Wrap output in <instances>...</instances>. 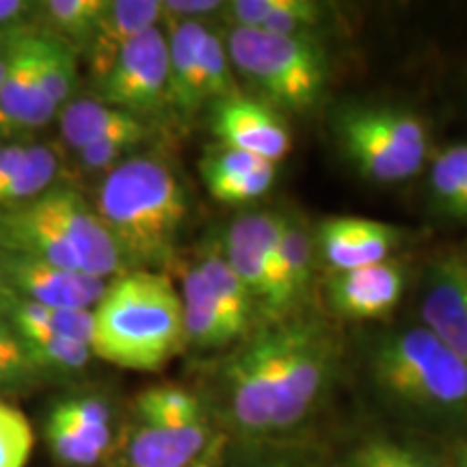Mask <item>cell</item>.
<instances>
[{
  "label": "cell",
  "instance_id": "31",
  "mask_svg": "<svg viewBox=\"0 0 467 467\" xmlns=\"http://www.w3.org/2000/svg\"><path fill=\"white\" fill-rule=\"evenodd\" d=\"M342 467H441L422 451L389 437H370L344 459Z\"/></svg>",
  "mask_w": 467,
  "mask_h": 467
},
{
  "label": "cell",
  "instance_id": "37",
  "mask_svg": "<svg viewBox=\"0 0 467 467\" xmlns=\"http://www.w3.org/2000/svg\"><path fill=\"white\" fill-rule=\"evenodd\" d=\"M148 134H119V137L102 139V141L87 145L85 150L78 151L80 167L87 171H110L117 167L128 151L143 143Z\"/></svg>",
  "mask_w": 467,
  "mask_h": 467
},
{
  "label": "cell",
  "instance_id": "33",
  "mask_svg": "<svg viewBox=\"0 0 467 467\" xmlns=\"http://www.w3.org/2000/svg\"><path fill=\"white\" fill-rule=\"evenodd\" d=\"M33 443L28 418L17 407L0 400V467H26Z\"/></svg>",
  "mask_w": 467,
  "mask_h": 467
},
{
  "label": "cell",
  "instance_id": "4",
  "mask_svg": "<svg viewBox=\"0 0 467 467\" xmlns=\"http://www.w3.org/2000/svg\"><path fill=\"white\" fill-rule=\"evenodd\" d=\"M230 63L258 87L273 109H312L327 85V55L314 37H288L232 28L225 37Z\"/></svg>",
  "mask_w": 467,
  "mask_h": 467
},
{
  "label": "cell",
  "instance_id": "35",
  "mask_svg": "<svg viewBox=\"0 0 467 467\" xmlns=\"http://www.w3.org/2000/svg\"><path fill=\"white\" fill-rule=\"evenodd\" d=\"M275 171L277 165L265 162V165L254 169V171L249 173L206 184V189L210 195H213V200H217L221 203H230V206L247 203L258 200V197H265L266 192L271 191L273 182H275Z\"/></svg>",
  "mask_w": 467,
  "mask_h": 467
},
{
  "label": "cell",
  "instance_id": "16",
  "mask_svg": "<svg viewBox=\"0 0 467 467\" xmlns=\"http://www.w3.org/2000/svg\"><path fill=\"white\" fill-rule=\"evenodd\" d=\"M213 435L206 420L191 424L139 422L128 440L130 467H189L208 451Z\"/></svg>",
  "mask_w": 467,
  "mask_h": 467
},
{
  "label": "cell",
  "instance_id": "42",
  "mask_svg": "<svg viewBox=\"0 0 467 467\" xmlns=\"http://www.w3.org/2000/svg\"><path fill=\"white\" fill-rule=\"evenodd\" d=\"M459 467H461V465H459Z\"/></svg>",
  "mask_w": 467,
  "mask_h": 467
},
{
  "label": "cell",
  "instance_id": "20",
  "mask_svg": "<svg viewBox=\"0 0 467 467\" xmlns=\"http://www.w3.org/2000/svg\"><path fill=\"white\" fill-rule=\"evenodd\" d=\"M180 295H182L186 342L200 348H225L244 340L219 307L195 265L184 273Z\"/></svg>",
  "mask_w": 467,
  "mask_h": 467
},
{
  "label": "cell",
  "instance_id": "25",
  "mask_svg": "<svg viewBox=\"0 0 467 467\" xmlns=\"http://www.w3.org/2000/svg\"><path fill=\"white\" fill-rule=\"evenodd\" d=\"M35 63H37L39 83L48 100L61 110L72 98L78 72H76V52L72 44L57 35H33Z\"/></svg>",
  "mask_w": 467,
  "mask_h": 467
},
{
  "label": "cell",
  "instance_id": "36",
  "mask_svg": "<svg viewBox=\"0 0 467 467\" xmlns=\"http://www.w3.org/2000/svg\"><path fill=\"white\" fill-rule=\"evenodd\" d=\"M39 368L28 358L25 342L7 318L0 314V388H11L33 379Z\"/></svg>",
  "mask_w": 467,
  "mask_h": 467
},
{
  "label": "cell",
  "instance_id": "8",
  "mask_svg": "<svg viewBox=\"0 0 467 467\" xmlns=\"http://www.w3.org/2000/svg\"><path fill=\"white\" fill-rule=\"evenodd\" d=\"M42 213L63 234L72 249L78 268L87 275L104 279L117 275L124 268V258L110 236L96 208L67 186H50L33 200Z\"/></svg>",
  "mask_w": 467,
  "mask_h": 467
},
{
  "label": "cell",
  "instance_id": "41",
  "mask_svg": "<svg viewBox=\"0 0 467 467\" xmlns=\"http://www.w3.org/2000/svg\"><path fill=\"white\" fill-rule=\"evenodd\" d=\"M459 465L467 467V446H463V451L459 452Z\"/></svg>",
  "mask_w": 467,
  "mask_h": 467
},
{
  "label": "cell",
  "instance_id": "2",
  "mask_svg": "<svg viewBox=\"0 0 467 467\" xmlns=\"http://www.w3.org/2000/svg\"><path fill=\"white\" fill-rule=\"evenodd\" d=\"M93 208L126 265L151 266L171 255L189 202L184 186L165 162L137 156L110 169Z\"/></svg>",
  "mask_w": 467,
  "mask_h": 467
},
{
  "label": "cell",
  "instance_id": "19",
  "mask_svg": "<svg viewBox=\"0 0 467 467\" xmlns=\"http://www.w3.org/2000/svg\"><path fill=\"white\" fill-rule=\"evenodd\" d=\"M223 14L232 28H258V31L288 35V37H314L323 25V5L312 0H232Z\"/></svg>",
  "mask_w": 467,
  "mask_h": 467
},
{
  "label": "cell",
  "instance_id": "28",
  "mask_svg": "<svg viewBox=\"0 0 467 467\" xmlns=\"http://www.w3.org/2000/svg\"><path fill=\"white\" fill-rule=\"evenodd\" d=\"M25 342L28 358L42 370H80L93 358L91 347L72 337L33 331V334H17Z\"/></svg>",
  "mask_w": 467,
  "mask_h": 467
},
{
  "label": "cell",
  "instance_id": "7",
  "mask_svg": "<svg viewBox=\"0 0 467 467\" xmlns=\"http://www.w3.org/2000/svg\"><path fill=\"white\" fill-rule=\"evenodd\" d=\"M100 102L126 113L151 115L169 104V44L161 26L150 28L126 46L98 80Z\"/></svg>",
  "mask_w": 467,
  "mask_h": 467
},
{
  "label": "cell",
  "instance_id": "29",
  "mask_svg": "<svg viewBox=\"0 0 467 467\" xmlns=\"http://www.w3.org/2000/svg\"><path fill=\"white\" fill-rule=\"evenodd\" d=\"M107 5L109 0H48V3H39V9L48 17L57 37L66 42L69 39L89 42Z\"/></svg>",
  "mask_w": 467,
  "mask_h": 467
},
{
  "label": "cell",
  "instance_id": "13",
  "mask_svg": "<svg viewBox=\"0 0 467 467\" xmlns=\"http://www.w3.org/2000/svg\"><path fill=\"white\" fill-rule=\"evenodd\" d=\"M402 232L383 221L331 217L318 225V249L331 271L379 265L392 260Z\"/></svg>",
  "mask_w": 467,
  "mask_h": 467
},
{
  "label": "cell",
  "instance_id": "30",
  "mask_svg": "<svg viewBox=\"0 0 467 467\" xmlns=\"http://www.w3.org/2000/svg\"><path fill=\"white\" fill-rule=\"evenodd\" d=\"M230 66L232 63L230 57H227L225 39L219 33L208 31L200 57V89L203 107L238 96Z\"/></svg>",
  "mask_w": 467,
  "mask_h": 467
},
{
  "label": "cell",
  "instance_id": "12",
  "mask_svg": "<svg viewBox=\"0 0 467 467\" xmlns=\"http://www.w3.org/2000/svg\"><path fill=\"white\" fill-rule=\"evenodd\" d=\"M0 113L7 137L26 128H42L58 113L39 83L33 35H14L7 39V66L0 83Z\"/></svg>",
  "mask_w": 467,
  "mask_h": 467
},
{
  "label": "cell",
  "instance_id": "9",
  "mask_svg": "<svg viewBox=\"0 0 467 467\" xmlns=\"http://www.w3.org/2000/svg\"><path fill=\"white\" fill-rule=\"evenodd\" d=\"M109 282L20 254L0 251V288L50 307L93 309Z\"/></svg>",
  "mask_w": 467,
  "mask_h": 467
},
{
  "label": "cell",
  "instance_id": "32",
  "mask_svg": "<svg viewBox=\"0 0 467 467\" xmlns=\"http://www.w3.org/2000/svg\"><path fill=\"white\" fill-rule=\"evenodd\" d=\"M52 418L61 420L63 424L72 426L74 431L89 437L104 451L110 443V411L102 400L83 396V399H67L61 400L50 411Z\"/></svg>",
  "mask_w": 467,
  "mask_h": 467
},
{
  "label": "cell",
  "instance_id": "34",
  "mask_svg": "<svg viewBox=\"0 0 467 467\" xmlns=\"http://www.w3.org/2000/svg\"><path fill=\"white\" fill-rule=\"evenodd\" d=\"M46 441H48L55 457L67 465H93L107 452L96 441H91L89 437H85L78 431H74L72 426L63 424L61 420L52 416L46 420Z\"/></svg>",
  "mask_w": 467,
  "mask_h": 467
},
{
  "label": "cell",
  "instance_id": "22",
  "mask_svg": "<svg viewBox=\"0 0 467 467\" xmlns=\"http://www.w3.org/2000/svg\"><path fill=\"white\" fill-rule=\"evenodd\" d=\"M0 314L9 320L16 334L46 331V334L66 336L91 347L93 309L50 307L0 288Z\"/></svg>",
  "mask_w": 467,
  "mask_h": 467
},
{
  "label": "cell",
  "instance_id": "14",
  "mask_svg": "<svg viewBox=\"0 0 467 467\" xmlns=\"http://www.w3.org/2000/svg\"><path fill=\"white\" fill-rule=\"evenodd\" d=\"M422 327L467 364V260L446 258L431 268L422 299Z\"/></svg>",
  "mask_w": 467,
  "mask_h": 467
},
{
  "label": "cell",
  "instance_id": "6",
  "mask_svg": "<svg viewBox=\"0 0 467 467\" xmlns=\"http://www.w3.org/2000/svg\"><path fill=\"white\" fill-rule=\"evenodd\" d=\"M284 214L249 213L230 225L223 243V258L238 279L254 296L258 317L265 323H277L295 317L282 271V234Z\"/></svg>",
  "mask_w": 467,
  "mask_h": 467
},
{
  "label": "cell",
  "instance_id": "38",
  "mask_svg": "<svg viewBox=\"0 0 467 467\" xmlns=\"http://www.w3.org/2000/svg\"><path fill=\"white\" fill-rule=\"evenodd\" d=\"M225 3L219 0H162V25H173V22L200 20L206 16L223 11Z\"/></svg>",
  "mask_w": 467,
  "mask_h": 467
},
{
  "label": "cell",
  "instance_id": "23",
  "mask_svg": "<svg viewBox=\"0 0 467 467\" xmlns=\"http://www.w3.org/2000/svg\"><path fill=\"white\" fill-rule=\"evenodd\" d=\"M429 189L441 214L467 221V143L448 145L431 156Z\"/></svg>",
  "mask_w": 467,
  "mask_h": 467
},
{
  "label": "cell",
  "instance_id": "26",
  "mask_svg": "<svg viewBox=\"0 0 467 467\" xmlns=\"http://www.w3.org/2000/svg\"><path fill=\"white\" fill-rule=\"evenodd\" d=\"M279 249H282L285 290H288L292 309L296 312L301 299L309 290L314 273V244L309 232L299 221L284 217L282 234H279Z\"/></svg>",
  "mask_w": 467,
  "mask_h": 467
},
{
  "label": "cell",
  "instance_id": "11",
  "mask_svg": "<svg viewBox=\"0 0 467 467\" xmlns=\"http://www.w3.org/2000/svg\"><path fill=\"white\" fill-rule=\"evenodd\" d=\"M327 303L337 317L377 320L394 312L405 292V268L388 260L379 265L337 271L327 277Z\"/></svg>",
  "mask_w": 467,
  "mask_h": 467
},
{
  "label": "cell",
  "instance_id": "21",
  "mask_svg": "<svg viewBox=\"0 0 467 467\" xmlns=\"http://www.w3.org/2000/svg\"><path fill=\"white\" fill-rule=\"evenodd\" d=\"M61 137L74 151L119 134H150L143 117L109 107L100 100H74L61 109Z\"/></svg>",
  "mask_w": 467,
  "mask_h": 467
},
{
  "label": "cell",
  "instance_id": "18",
  "mask_svg": "<svg viewBox=\"0 0 467 467\" xmlns=\"http://www.w3.org/2000/svg\"><path fill=\"white\" fill-rule=\"evenodd\" d=\"M165 26H169V104L182 115H195L203 109L200 57L210 28L203 20H184Z\"/></svg>",
  "mask_w": 467,
  "mask_h": 467
},
{
  "label": "cell",
  "instance_id": "39",
  "mask_svg": "<svg viewBox=\"0 0 467 467\" xmlns=\"http://www.w3.org/2000/svg\"><path fill=\"white\" fill-rule=\"evenodd\" d=\"M39 9V3H25V0H0V28H14L25 22V17Z\"/></svg>",
  "mask_w": 467,
  "mask_h": 467
},
{
  "label": "cell",
  "instance_id": "1",
  "mask_svg": "<svg viewBox=\"0 0 467 467\" xmlns=\"http://www.w3.org/2000/svg\"><path fill=\"white\" fill-rule=\"evenodd\" d=\"M186 344L182 295L162 271L113 279L93 307L91 353L126 370H161Z\"/></svg>",
  "mask_w": 467,
  "mask_h": 467
},
{
  "label": "cell",
  "instance_id": "15",
  "mask_svg": "<svg viewBox=\"0 0 467 467\" xmlns=\"http://www.w3.org/2000/svg\"><path fill=\"white\" fill-rule=\"evenodd\" d=\"M162 25V0H109L87 42L93 78L102 80L119 52L139 35Z\"/></svg>",
  "mask_w": 467,
  "mask_h": 467
},
{
  "label": "cell",
  "instance_id": "27",
  "mask_svg": "<svg viewBox=\"0 0 467 467\" xmlns=\"http://www.w3.org/2000/svg\"><path fill=\"white\" fill-rule=\"evenodd\" d=\"M134 411L139 422L145 424H191L206 420L197 396L178 385H156L145 389L134 400Z\"/></svg>",
  "mask_w": 467,
  "mask_h": 467
},
{
  "label": "cell",
  "instance_id": "5",
  "mask_svg": "<svg viewBox=\"0 0 467 467\" xmlns=\"http://www.w3.org/2000/svg\"><path fill=\"white\" fill-rule=\"evenodd\" d=\"M336 137L350 165L377 184L411 180L433 156L424 119L402 109H344L336 119Z\"/></svg>",
  "mask_w": 467,
  "mask_h": 467
},
{
  "label": "cell",
  "instance_id": "3",
  "mask_svg": "<svg viewBox=\"0 0 467 467\" xmlns=\"http://www.w3.org/2000/svg\"><path fill=\"white\" fill-rule=\"evenodd\" d=\"M370 375L385 399L416 416L452 420L467 411V364L422 325L379 340Z\"/></svg>",
  "mask_w": 467,
  "mask_h": 467
},
{
  "label": "cell",
  "instance_id": "10",
  "mask_svg": "<svg viewBox=\"0 0 467 467\" xmlns=\"http://www.w3.org/2000/svg\"><path fill=\"white\" fill-rule=\"evenodd\" d=\"M213 134L219 145L262 159L282 162L292 150V134L284 117L265 100L232 96L213 107Z\"/></svg>",
  "mask_w": 467,
  "mask_h": 467
},
{
  "label": "cell",
  "instance_id": "40",
  "mask_svg": "<svg viewBox=\"0 0 467 467\" xmlns=\"http://www.w3.org/2000/svg\"><path fill=\"white\" fill-rule=\"evenodd\" d=\"M217 459H219V441L210 443V448L202 454L195 463H191L189 467H217Z\"/></svg>",
  "mask_w": 467,
  "mask_h": 467
},
{
  "label": "cell",
  "instance_id": "24",
  "mask_svg": "<svg viewBox=\"0 0 467 467\" xmlns=\"http://www.w3.org/2000/svg\"><path fill=\"white\" fill-rule=\"evenodd\" d=\"M195 266L206 279L210 292L214 295L225 317L230 318V323L236 327L238 334L247 337L254 327V318L258 317V306L236 273L232 271V266L227 265L223 254L213 251V254L203 255Z\"/></svg>",
  "mask_w": 467,
  "mask_h": 467
},
{
  "label": "cell",
  "instance_id": "17",
  "mask_svg": "<svg viewBox=\"0 0 467 467\" xmlns=\"http://www.w3.org/2000/svg\"><path fill=\"white\" fill-rule=\"evenodd\" d=\"M58 159L48 145H0V210L33 202L55 182Z\"/></svg>",
  "mask_w": 467,
  "mask_h": 467
}]
</instances>
